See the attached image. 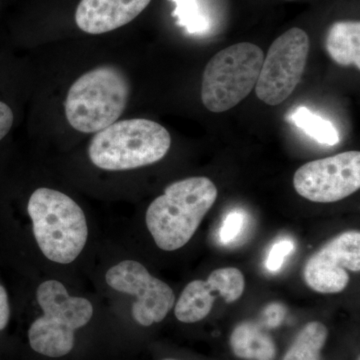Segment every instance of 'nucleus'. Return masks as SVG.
Wrapping results in <instances>:
<instances>
[{
  "label": "nucleus",
  "instance_id": "obj_4",
  "mask_svg": "<svg viewBox=\"0 0 360 360\" xmlns=\"http://www.w3.org/2000/svg\"><path fill=\"white\" fill-rule=\"evenodd\" d=\"M172 146L169 132L160 123L144 118L120 120L92 137L90 162L104 172H120L155 165Z\"/></svg>",
  "mask_w": 360,
  "mask_h": 360
},
{
  "label": "nucleus",
  "instance_id": "obj_10",
  "mask_svg": "<svg viewBox=\"0 0 360 360\" xmlns=\"http://www.w3.org/2000/svg\"><path fill=\"white\" fill-rule=\"evenodd\" d=\"M347 270H360V232L345 231L329 240L307 260L305 283L319 293H340L349 283Z\"/></svg>",
  "mask_w": 360,
  "mask_h": 360
},
{
  "label": "nucleus",
  "instance_id": "obj_2",
  "mask_svg": "<svg viewBox=\"0 0 360 360\" xmlns=\"http://www.w3.org/2000/svg\"><path fill=\"white\" fill-rule=\"evenodd\" d=\"M34 302L40 314L27 331L33 352L49 359H61L72 352L77 331L89 326L96 304L87 296L75 295L58 277L47 276L37 284Z\"/></svg>",
  "mask_w": 360,
  "mask_h": 360
},
{
  "label": "nucleus",
  "instance_id": "obj_21",
  "mask_svg": "<svg viewBox=\"0 0 360 360\" xmlns=\"http://www.w3.org/2000/svg\"><path fill=\"white\" fill-rule=\"evenodd\" d=\"M14 123V113L11 106L0 101V142L11 132Z\"/></svg>",
  "mask_w": 360,
  "mask_h": 360
},
{
  "label": "nucleus",
  "instance_id": "obj_14",
  "mask_svg": "<svg viewBox=\"0 0 360 360\" xmlns=\"http://www.w3.org/2000/svg\"><path fill=\"white\" fill-rule=\"evenodd\" d=\"M329 56L341 66L360 70L359 21H338L329 27L326 40Z\"/></svg>",
  "mask_w": 360,
  "mask_h": 360
},
{
  "label": "nucleus",
  "instance_id": "obj_8",
  "mask_svg": "<svg viewBox=\"0 0 360 360\" xmlns=\"http://www.w3.org/2000/svg\"><path fill=\"white\" fill-rule=\"evenodd\" d=\"M309 52V37L293 27L277 37L264 59L255 94L267 105L283 103L302 80Z\"/></svg>",
  "mask_w": 360,
  "mask_h": 360
},
{
  "label": "nucleus",
  "instance_id": "obj_15",
  "mask_svg": "<svg viewBox=\"0 0 360 360\" xmlns=\"http://www.w3.org/2000/svg\"><path fill=\"white\" fill-rule=\"evenodd\" d=\"M175 4L172 16L177 18V25L184 27L189 34L203 35L212 33L215 25L212 0H170Z\"/></svg>",
  "mask_w": 360,
  "mask_h": 360
},
{
  "label": "nucleus",
  "instance_id": "obj_3",
  "mask_svg": "<svg viewBox=\"0 0 360 360\" xmlns=\"http://www.w3.org/2000/svg\"><path fill=\"white\" fill-rule=\"evenodd\" d=\"M219 191L212 180L193 176L165 187L148 205L146 226L160 250L172 252L193 238Z\"/></svg>",
  "mask_w": 360,
  "mask_h": 360
},
{
  "label": "nucleus",
  "instance_id": "obj_20",
  "mask_svg": "<svg viewBox=\"0 0 360 360\" xmlns=\"http://www.w3.org/2000/svg\"><path fill=\"white\" fill-rule=\"evenodd\" d=\"M286 309L283 304L272 302L266 305L262 311V321L269 328H276L281 326L285 319Z\"/></svg>",
  "mask_w": 360,
  "mask_h": 360
},
{
  "label": "nucleus",
  "instance_id": "obj_12",
  "mask_svg": "<svg viewBox=\"0 0 360 360\" xmlns=\"http://www.w3.org/2000/svg\"><path fill=\"white\" fill-rule=\"evenodd\" d=\"M151 0H82L75 21L82 32L103 34L127 25L148 6Z\"/></svg>",
  "mask_w": 360,
  "mask_h": 360
},
{
  "label": "nucleus",
  "instance_id": "obj_1",
  "mask_svg": "<svg viewBox=\"0 0 360 360\" xmlns=\"http://www.w3.org/2000/svg\"><path fill=\"white\" fill-rule=\"evenodd\" d=\"M26 215L32 255L40 264L59 271L82 264L91 245V224L75 198L39 187L28 198Z\"/></svg>",
  "mask_w": 360,
  "mask_h": 360
},
{
  "label": "nucleus",
  "instance_id": "obj_6",
  "mask_svg": "<svg viewBox=\"0 0 360 360\" xmlns=\"http://www.w3.org/2000/svg\"><path fill=\"white\" fill-rule=\"evenodd\" d=\"M264 59L262 49L250 42L217 52L203 72L201 99L205 108L219 113L240 103L255 89Z\"/></svg>",
  "mask_w": 360,
  "mask_h": 360
},
{
  "label": "nucleus",
  "instance_id": "obj_17",
  "mask_svg": "<svg viewBox=\"0 0 360 360\" xmlns=\"http://www.w3.org/2000/svg\"><path fill=\"white\" fill-rule=\"evenodd\" d=\"M288 120L319 144L333 146L340 141L338 129L333 123L314 115L304 106L293 110L288 115Z\"/></svg>",
  "mask_w": 360,
  "mask_h": 360
},
{
  "label": "nucleus",
  "instance_id": "obj_9",
  "mask_svg": "<svg viewBox=\"0 0 360 360\" xmlns=\"http://www.w3.org/2000/svg\"><path fill=\"white\" fill-rule=\"evenodd\" d=\"M296 193L312 202L342 200L360 188V153L345 151L309 162L293 176Z\"/></svg>",
  "mask_w": 360,
  "mask_h": 360
},
{
  "label": "nucleus",
  "instance_id": "obj_13",
  "mask_svg": "<svg viewBox=\"0 0 360 360\" xmlns=\"http://www.w3.org/2000/svg\"><path fill=\"white\" fill-rule=\"evenodd\" d=\"M231 347L238 359L274 360L277 349L271 336L255 322L239 323L232 331Z\"/></svg>",
  "mask_w": 360,
  "mask_h": 360
},
{
  "label": "nucleus",
  "instance_id": "obj_24",
  "mask_svg": "<svg viewBox=\"0 0 360 360\" xmlns=\"http://www.w3.org/2000/svg\"><path fill=\"white\" fill-rule=\"evenodd\" d=\"M288 1H293V0H288Z\"/></svg>",
  "mask_w": 360,
  "mask_h": 360
},
{
  "label": "nucleus",
  "instance_id": "obj_7",
  "mask_svg": "<svg viewBox=\"0 0 360 360\" xmlns=\"http://www.w3.org/2000/svg\"><path fill=\"white\" fill-rule=\"evenodd\" d=\"M103 284L112 296L134 298L130 314L144 328L165 321L176 300L167 283L153 276L141 262L129 258L111 262L104 269Z\"/></svg>",
  "mask_w": 360,
  "mask_h": 360
},
{
  "label": "nucleus",
  "instance_id": "obj_19",
  "mask_svg": "<svg viewBox=\"0 0 360 360\" xmlns=\"http://www.w3.org/2000/svg\"><path fill=\"white\" fill-rule=\"evenodd\" d=\"M295 250V245L290 239H281L272 246L266 259V269L270 272H277L283 267L285 258Z\"/></svg>",
  "mask_w": 360,
  "mask_h": 360
},
{
  "label": "nucleus",
  "instance_id": "obj_22",
  "mask_svg": "<svg viewBox=\"0 0 360 360\" xmlns=\"http://www.w3.org/2000/svg\"><path fill=\"white\" fill-rule=\"evenodd\" d=\"M11 321V302L8 293L4 286L0 284V331L6 329Z\"/></svg>",
  "mask_w": 360,
  "mask_h": 360
},
{
  "label": "nucleus",
  "instance_id": "obj_11",
  "mask_svg": "<svg viewBox=\"0 0 360 360\" xmlns=\"http://www.w3.org/2000/svg\"><path fill=\"white\" fill-rule=\"evenodd\" d=\"M245 288V276L236 267H224L213 270L207 281H193L187 284L179 300H175L174 310L177 321L184 323H195L205 319L212 311L217 296L226 303L236 302Z\"/></svg>",
  "mask_w": 360,
  "mask_h": 360
},
{
  "label": "nucleus",
  "instance_id": "obj_25",
  "mask_svg": "<svg viewBox=\"0 0 360 360\" xmlns=\"http://www.w3.org/2000/svg\"><path fill=\"white\" fill-rule=\"evenodd\" d=\"M357 360H359V359H357Z\"/></svg>",
  "mask_w": 360,
  "mask_h": 360
},
{
  "label": "nucleus",
  "instance_id": "obj_18",
  "mask_svg": "<svg viewBox=\"0 0 360 360\" xmlns=\"http://www.w3.org/2000/svg\"><path fill=\"white\" fill-rule=\"evenodd\" d=\"M245 217L243 212H232L225 217L219 231V238L222 243L229 245L236 240L245 227Z\"/></svg>",
  "mask_w": 360,
  "mask_h": 360
},
{
  "label": "nucleus",
  "instance_id": "obj_23",
  "mask_svg": "<svg viewBox=\"0 0 360 360\" xmlns=\"http://www.w3.org/2000/svg\"><path fill=\"white\" fill-rule=\"evenodd\" d=\"M163 360H179V359H163Z\"/></svg>",
  "mask_w": 360,
  "mask_h": 360
},
{
  "label": "nucleus",
  "instance_id": "obj_5",
  "mask_svg": "<svg viewBox=\"0 0 360 360\" xmlns=\"http://www.w3.org/2000/svg\"><path fill=\"white\" fill-rule=\"evenodd\" d=\"M130 96L129 78L120 68L103 65L78 78L66 96V120L75 130L96 134L122 116Z\"/></svg>",
  "mask_w": 360,
  "mask_h": 360
},
{
  "label": "nucleus",
  "instance_id": "obj_16",
  "mask_svg": "<svg viewBox=\"0 0 360 360\" xmlns=\"http://www.w3.org/2000/svg\"><path fill=\"white\" fill-rule=\"evenodd\" d=\"M328 335V328L321 322H309L296 336L283 360H321Z\"/></svg>",
  "mask_w": 360,
  "mask_h": 360
}]
</instances>
